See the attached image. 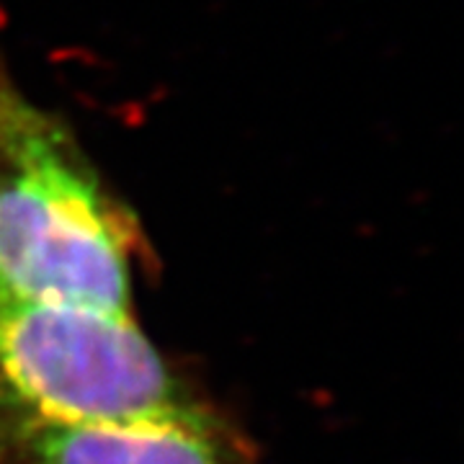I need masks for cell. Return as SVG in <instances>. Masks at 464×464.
Instances as JSON below:
<instances>
[{"label": "cell", "mask_w": 464, "mask_h": 464, "mask_svg": "<svg viewBox=\"0 0 464 464\" xmlns=\"http://www.w3.org/2000/svg\"><path fill=\"white\" fill-rule=\"evenodd\" d=\"M137 222L63 119L0 72V295L132 315Z\"/></svg>", "instance_id": "6da1fadb"}, {"label": "cell", "mask_w": 464, "mask_h": 464, "mask_svg": "<svg viewBox=\"0 0 464 464\" xmlns=\"http://www.w3.org/2000/svg\"><path fill=\"white\" fill-rule=\"evenodd\" d=\"M197 408L132 315L0 295V413L103 423Z\"/></svg>", "instance_id": "7a4b0ae2"}, {"label": "cell", "mask_w": 464, "mask_h": 464, "mask_svg": "<svg viewBox=\"0 0 464 464\" xmlns=\"http://www.w3.org/2000/svg\"><path fill=\"white\" fill-rule=\"evenodd\" d=\"M0 457L11 464H248L199 408L103 423L0 413Z\"/></svg>", "instance_id": "3957f363"}]
</instances>
